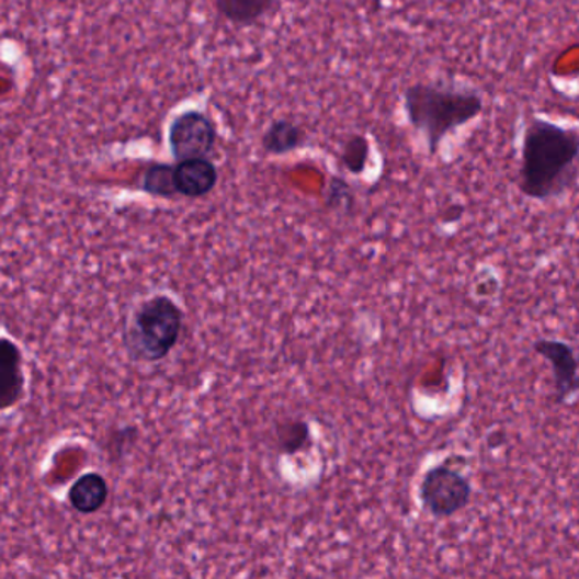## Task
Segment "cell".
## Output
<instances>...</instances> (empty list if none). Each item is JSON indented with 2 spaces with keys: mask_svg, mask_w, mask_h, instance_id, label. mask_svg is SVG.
<instances>
[{
  "mask_svg": "<svg viewBox=\"0 0 579 579\" xmlns=\"http://www.w3.org/2000/svg\"><path fill=\"white\" fill-rule=\"evenodd\" d=\"M277 0H216L219 15L235 26H252L269 14Z\"/></svg>",
  "mask_w": 579,
  "mask_h": 579,
  "instance_id": "8fae6325",
  "label": "cell"
},
{
  "mask_svg": "<svg viewBox=\"0 0 579 579\" xmlns=\"http://www.w3.org/2000/svg\"><path fill=\"white\" fill-rule=\"evenodd\" d=\"M371 158V144L364 133H352L343 141L340 150V163L347 172L352 175H361L365 172Z\"/></svg>",
  "mask_w": 579,
  "mask_h": 579,
  "instance_id": "7c38bea8",
  "label": "cell"
},
{
  "mask_svg": "<svg viewBox=\"0 0 579 579\" xmlns=\"http://www.w3.org/2000/svg\"><path fill=\"white\" fill-rule=\"evenodd\" d=\"M260 145H262L263 154L271 155V157H284V155L294 154L305 147L306 133L293 120L281 117V120L272 121L263 133Z\"/></svg>",
  "mask_w": 579,
  "mask_h": 579,
  "instance_id": "9c48e42d",
  "label": "cell"
},
{
  "mask_svg": "<svg viewBox=\"0 0 579 579\" xmlns=\"http://www.w3.org/2000/svg\"><path fill=\"white\" fill-rule=\"evenodd\" d=\"M275 435H277L279 449L286 455L305 451L311 444V430L303 420H287L279 423Z\"/></svg>",
  "mask_w": 579,
  "mask_h": 579,
  "instance_id": "4fadbf2b",
  "label": "cell"
},
{
  "mask_svg": "<svg viewBox=\"0 0 579 579\" xmlns=\"http://www.w3.org/2000/svg\"><path fill=\"white\" fill-rule=\"evenodd\" d=\"M144 191L151 196L167 197V200L179 196L173 181V166L155 163L148 167L144 175Z\"/></svg>",
  "mask_w": 579,
  "mask_h": 579,
  "instance_id": "5bb4252c",
  "label": "cell"
},
{
  "mask_svg": "<svg viewBox=\"0 0 579 579\" xmlns=\"http://www.w3.org/2000/svg\"><path fill=\"white\" fill-rule=\"evenodd\" d=\"M107 483L102 476L95 473L86 474L77 479L76 485L68 491V500L76 508L77 512L91 513L99 512L107 501Z\"/></svg>",
  "mask_w": 579,
  "mask_h": 579,
  "instance_id": "30bf717a",
  "label": "cell"
},
{
  "mask_svg": "<svg viewBox=\"0 0 579 579\" xmlns=\"http://www.w3.org/2000/svg\"><path fill=\"white\" fill-rule=\"evenodd\" d=\"M182 318L181 308L170 297L157 296L144 303L133 316L129 350L144 361H162L178 343Z\"/></svg>",
  "mask_w": 579,
  "mask_h": 579,
  "instance_id": "3957f363",
  "label": "cell"
},
{
  "mask_svg": "<svg viewBox=\"0 0 579 579\" xmlns=\"http://www.w3.org/2000/svg\"><path fill=\"white\" fill-rule=\"evenodd\" d=\"M473 486L469 479L452 467H432L421 479L418 497L421 507L433 519L444 520L463 512L469 504Z\"/></svg>",
  "mask_w": 579,
  "mask_h": 579,
  "instance_id": "277c9868",
  "label": "cell"
},
{
  "mask_svg": "<svg viewBox=\"0 0 579 579\" xmlns=\"http://www.w3.org/2000/svg\"><path fill=\"white\" fill-rule=\"evenodd\" d=\"M219 173L209 158H188L173 166V181L179 194L191 200L204 197L218 184Z\"/></svg>",
  "mask_w": 579,
  "mask_h": 579,
  "instance_id": "52a82bcc",
  "label": "cell"
},
{
  "mask_svg": "<svg viewBox=\"0 0 579 579\" xmlns=\"http://www.w3.org/2000/svg\"><path fill=\"white\" fill-rule=\"evenodd\" d=\"M24 383L21 350L11 340L0 339V411L20 402Z\"/></svg>",
  "mask_w": 579,
  "mask_h": 579,
  "instance_id": "ba28073f",
  "label": "cell"
},
{
  "mask_svg": "<svg viewBox=\"0 0 579 579\" xmlns=\"http://www.w3.org/2000/svg\"><path fill=\"white\" fill-rule=\"evenodd\" d=\"M534 352L553 365L556 401L563 405L575 398L578 393V362L571 345L557 340H537Z\"/></svg>",
  "mask_w": 579,
  "mask_h": 579,
  "instance_id": "8992f818",
  "label": "cell"
},
{
  "mask_svg": "<svg viewBox=\"0 0 579 579\" xmlns=\"http://www.w3.org/2000/svg\"><path fill=\"white\" fill-rule=\"evenodd\" d=\"M216 141L218 132L215 123L200 111L179 114L169 128L170 151L178 162L209 157L215 151Z\"/></svg>",
  "mask_w": 579,
  "mask_h": 579,
  "instance_id": "5b68a950",
  "label": "cell"
},
{
  "mask_svg": "<svg viewBox=\"0 0 579 579\" xmlns=\"http://www.w3.org/2000/svg\"><path fill=\"white\" fill-rule=\"evenodd\" d=\"M402 107L411 128L425 138L429 154L435 155L452 132L481 116L485 102L470 89L420 82L405 89Z\"/></svg>",
  "mask_w": 579,
  "mask_h": 579,
  "instance_id": "7a4b0ae2",
  "label": "cell"
},
{
  "mask_svg": "<svg viewBox=\"0 0 579 579\" xmlns=\"http://www.w3.org/2000/svg\"><path fill=\"white\" fill-rule=\"evenodd\" d=\"M579 136L553 121L534 117L523 133L519 189L523 196L549 201L565 196L578 181Z\"/></svg>",
  "mask_w": 579,
  "mask_h": 579,
  "instance_id": "6da1fadb",
  "label": "cell"
},
{
  "mask_svg": "<svg viewBox=\"0 0 579 579\" xmlns=\"http://www.w3.org/2000/svg\"><path fill=\"white\" fill-rule=\"evenodd\" d=\"M355 197L354 191L350 188L349 182L340 175H333L330 179L327 192V206L331 209H345L354 206Z\"/></svg>",
  "mask_w": 579,
  "mask_h": 579,
  "instance_id": "9a60e30c",
  "label": "cell"
}]
</instances>
